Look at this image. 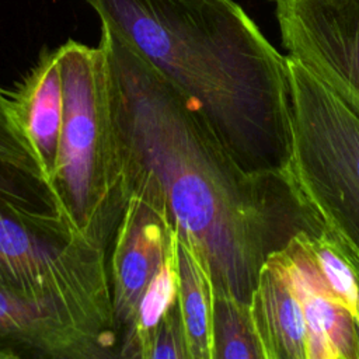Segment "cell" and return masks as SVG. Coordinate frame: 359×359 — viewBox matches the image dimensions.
Here are the masks:
<instances>
[{"label":"cell","instance_id":"5","mask_svg":"<svg viewBox=\"0 0 359 359\" xmlns=\"http://www.w3.org/2000/svg\"><path fill=\"white\" fill-rule=\"evenodd\" d=\"M0 289L56 311L119 358L108 252L60 215H29L0 202Z\"/></svg>","mask_w":359,"mask_h":359},{"label":"cell","instance_id":"19","mask_svg":"<svg viewBox=\"0 0 359 359\" xmlns=\"http://www.w3.org/2000/svg\"><path fill=\"white\" fill-rule=\"evenodd\" d=\"M0 358H1V359H3V358H18V355L14 353L13 351H10L8 348L0 345Z\"/></svg>","mask_w":359,"mask_h":359},{"label":"cell","instance_id":"20","mask_svg":"<svg viewBox=\"0 0 359 359\" xmlns=\"http://www.w3.org/2000/svg\"><path fill=\"white\" fill-rule=\"evenodd\" d=\"M0 345H3V344H0ZM3 346H4V345H3ZM6 348H7V346H6ZM8 349H10V348H8ZM10 351H11V349H10ZM13 352H14V351H13ZM14 353H15V352H14ZM18 358H20V356H18Z\"/></svg>","mask_w":359,"mask_h":359},{"label":"cell","instance_id":"16","mask_svg":"<svg viewBox=\"0 0 359 359\" xmlns=\"http://www.w3.org/2000/svg\"><path fill=\"white\" fill-rule=\"evenodd\" d=\"M0 202L36 216L63 215L45 181L0 163ZM65 219V217H63Z\"/></svg>","mask_w":359,"mask_h":359},{"label":"cell","instance_id":"11","mask_svg":"<svg viewBox=\"0 0 359 359\" xmlns=\"http://www.w3.org/2000/svg\"><path fill=\"white\" fill-rule=\"evenodd\" d=\"M7 94L49 185L56 163L63 114L62 79L56 49L43 52L35 67L17 84L14 91Z\"/></svg>","mask_w":359,"mask_h":359},{"label":"cell","instance_id":"2","mask_svg":"<svg viewBox=\"0 0 359 359\" xmlns=\"http://www.w3.org/2000/svg\"><path fill=\"white\" fill-rule=\"evenodd\" d=\"M182 94L258 177L286 184L292 154L286 55L234 0H84Z\"/></svg>","mask_w":359,"mask_h":359},{"label":"cell","instance_id":"22","mask_svg":"<svg viewBox=\"0 0 359 359\" xmlns=\"http://www.w3.org/2000/svg\"><path fill=\"white\" fill-rule=\"evenodd\" d=\"M272 1H275V0H272Z\"/></svg>","mask_w":359,"mask_h":359},{"label":"cell","instance_id":"14","mask_svg":"<svg viewBox=\"0 0 359 359\" xmlns=\"http://www.w3.org/2000/svg\"><path fill=\"white\" fill-rule=\"evenodd\" d=\"M178 243V241H177ZM178 299V271L177 245L172 248L149 282L137 306L135 324L128 334L121 338L119 358L139 359L147 335L160 323L163 316L177 303Z\"/></svg>","mask_w":359,"mask_h":359},{"label":"cell","instance_id":"6","mask_svg":"<svg viewBox=\"0 0 359 359\" xmlns=\"http://www.w3.org/2000/svg\"><path fill=\"white\" fill-rule=\"evenodd\" d=\"M280 41L359 118V0H275Z\"/></svg>","mask_w":359,"mask_h":359},{"label":"cell","instance_id":"9","mask_svg":"<svg viewBox=\"0 0 359 359\" xmlns=\"http://www.w3.org/2000/svg\"><path fill=\"white\" fill-rule=\"evenodd\" d=\"M0 344L21 356L102 359L112 353L56 311L0 289Z\"/></svg>","mask_w":359,"mask_h":359},{"label":"cell","instance_id":"3","mask_svg":"<svg viewBox=\"0 0 359 359\" xmlns=\"http://www.w3.org/2000/svg\"><path fill=\"white\" fill-rule=\"evenodd\" d=\"M56 56L63 114L49 188L73 231L108 252L129 191L105 53L70 39Z\"/></svg>","mask_w":359,"mask_h":359},{"label":"cell","instance_id":"4","mask_svg":"<svg viewBox=\"0 0 359 359\" xmlns=\"http://www.w3.org/2000/svg\"><path fill=\"white\" fill-rule=\"evenodd\" d=\"M292 154L286 185L310 226L359 276V118L286 55Z\"/></svg>","mask_w":359,"mask_h":359},{"label":"cell","instance_id":"7","mask_svg":"<svg viewBox=\"0 0 359 359\" xmlns=\"http://www.w3.org/2000/svg\"><path fill=\"white\" fill-rule=\"evenodd\" d=\"M177 241V231L160 196L146 189H132L108 251L119 342L133 327L143 292Z\"/></svg>","mask_w":359,"mask_h":359},{"label":"cell","instance_id":"12","mask_svg":"<svg viewBox=\"0 0 359 359\" xmlns=\"http://www.w3.org/2000/svg\"><path fill=\"white\" fill-rule=\"evenodd\" d=\"M178 307L189 359H212V283L195 252L177 243Z\"/></svg>","mask_w":359,"mask_h":359},{"label":"cell","instance_id":"15","mask_svg":"<svg viewBox=\"0 0 359 359\" xmlns=\"http://www.w3.org/2000/svg\"><path fill=\"white\" fill-rule=\"evenodd\" d=\"M306 243L334 296L353 320L359 318V279L351 264L323 233L306 230Z\"/></svg>","mask_w":359,"mask_h":359},{"label":"cell","instance_id":"18","mask_svg":"<svg viewBox=\"0 0 359 359\" xmlns=\"http://www.w3.org/2000/svg\"><path fill=\"white\" fill-rule=\"evenodd\" d=\"M139 359H189L178 299L144 339Z\"/></svg>","mask_w":359,"mask_h":359},{"label":"cell","instance_id":"17","mask_svg":"<svg viewBox=\"0 0 359 359\" xmlns=\"http://www.w3.org/2000/svg\"><path fill=\"white\" fill-rule=\"evenodd\" d=\"M0 163L46 182L43 168L22 132L7 93L0 88ZM48 184V182H46ZM49 187V185H48Z\"/></svg>","mask_w":359,"mask_h":359},{"label":"cell","instance_id":"21","mask_svg":"<svg viewBox=\"0 0 359 359\" xmlns=\"http://www.w3.org/2000/svg\"><path fill=\"white\" fill-rule=\"evenodd\" d=\"M358 279H359V276H358Z\"/></svg>","mask_w":359,"mask_h":359},{"label":"cell","instance_id":"13","mask_svg":"<svg viewBox=\"0 0 359 359\" xmlns=\"http://www.w3.org/2000/svg\"><path fill=\"white\" fill-rule=\"evenodd\" d=\"M212 359H265L250 304L212 293Z\"/></svg>","mask_w":359,"mask_h":359},{"label":"cell","instance_id":"8","mask_svg":"<svg viewBox=\"0 0 359 359\" xmlns=\"http://www.w3.org/2000/svg\"><path fill=\"white\" fill-rule=\"evenodd\" d=\"M300 300L307 328V359H358L353 317L338 302L297 231L273 251Z\"/></svg>","mask_w":359,"mask_h":359},{"label":"cell","instance_id":"10","mask_svg":"<svg viewBox=\"0 0 359 359\" xmlns=\"http://www.w3.org/2000/svg\"><path fill=\"white\" fill-rule=\"evenodd\" d=\"M250 310L265 359H307L303 309L273 252L259 271Z\"/></svg>","mask_w":359,"mask_h":359},{"label":"cell","instance_id":"1","mask_svg":"<svg viewBox=\"0 0 359 359\" xmlns=\"http://www.w3.org/2000/svg\"><path fill=\"white\" fill-rule=\"evenodd\" d=\"M128 191L164 202L178 240L208 272L212 293L250 304L268 255L311 230L287 185L245 171L182 94L102 25Z\"/></svg>","mask_w":359,"mask_h":359}]
</instances>
